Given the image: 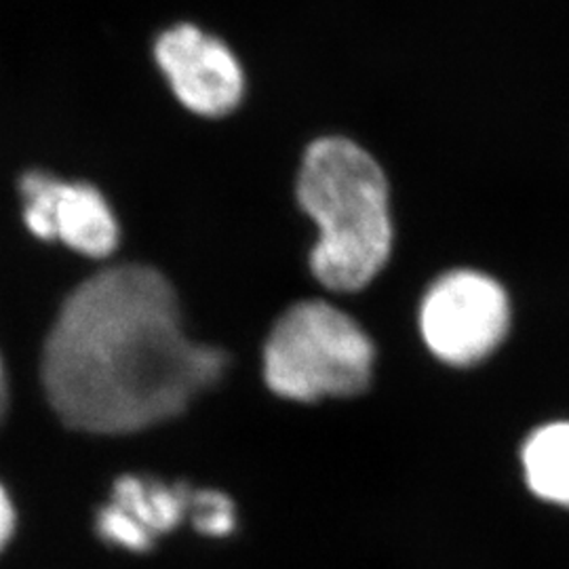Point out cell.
Instances as JSON below:
<instances>
[{"mask_svg":"<svg viewBox=\"0 0 569 569\" xmlns=\"http://www.w3.org/2000/svg\"><path fill=\"white\" fill-rule=\"evenodd\" d=\"M523 468L538 498L569 507V422L538 428L523 446Z\"/></svg>","mask_w":569,"mask_h":569,"instance_id":"cell-8","label":"cell"},{"mask_svg":"<svg viewBox=\"0 0 569 569\" xmlns=\"http://www.w3.org/2000/svg\"><path fill=\"white\" fill-rule=\"evenodd\" d=\"M509 298L500 283L475 270H453L428 289L420 308L422 338L449 366H475L509 331Z\"/></svg>","mask_w":569,"mask_h":569,"instance_id":"cell-4","label":"cell"},{"mask_svg":"<svg viewBox=\"0 0 569 569\" xmlns=\"http://www.w3.org/2000/svg\"><path fill=\"white\" fill-rule=\"evenodd\" d=\"M376 348L366 329L326 300L289 306L262 352L266 387L293 403L361 395L373 373Z\"/></svg>","mask_w":569,"mask_h":569,"instance_id":"cell-3","label":"cell"},{"mask_svg":"<svg viewBox=\"0 0 569 569\" xmlns=\"http://www.w3.org/2000/svg\"><path fill=\"white\" fill-rule=\"evenodd\" d=\"M228 366L224 348L188 336L161 270L108 266L60 306L42 345L41 385L66 427L122 437L180 418Z\"/></svg>","mask_w":569,"mask_h":569,"instance_id":"cell-1","label":"cell"},{"mask_svg":"<svg viewBox=\"0 0 569 569\" xmlns=\"http://www.w3.org/2000/svg\"><path fill=\"white\" fill-rule=\"evenodd\" d=\"M296 197L319 230L308 256L312 277L336 293L371 283L392 249L390 194L378 161L352 140L321 138L306 148Z\"/></svg>","mask_w":569,"mask_h":569,"instance_id":"cell-2","label":"cell"},{"mask_svg":"<svg viewBox=\"0 0 569 569\" xmlns=\"http://www.w3.org/2000/svg\"><path fill=\"white\" fill-rule=\"evenodd\" d=\"M18 526V512L9 489L0 481V552L9 547Z\"/></svg>","mask_w":569,"mask_h":569,"instance_id":"cell-10","label":"cell"},{"mask_svg":"<svg viewBox=\"0 0 569 569\" xmlns=\"http://www.w3.org/2000/svg\"><path fill=\"white\" fill-rule=\"evenodd\" d=\"M190 517L194 528L207 536H226L234 529V507L232 500L216 491V489H201L194 491Z\"/></svg>","mask_w":569,"mask_h":569,"instance_id":"cell-9","label":"cell"},{"mask_svg":"<svg viewBox=\"0 0 569 569\" xmlns=\"http://www.w3.org/2000/svg\"><path fill=\"white\" fill-rule=\"evenodd\" d=\"M192 498L194 491L182 483L169 486L159 479L127 475L114 483L108 505L154 542L157 536L173 531L190 515Z\"/></svg>","mask_w":569,"mask_h":569,"instance_id":"cell-7","label":"cell"},{"mask_svg":"<svg viewBox=\"0 0 569 569\" xmlns=\"http://www.w3.org/2000/svg\"><path fill=\"white\" fill-rule=\"evenodd\" d=\"M18 190L21 220L37 239L61 243L89 260H106L117 251L121 226L93 183L70 182L34 169L21 176Z\"/></svg>","mask_w":569,"mask_h":569,"instance_id":"cell-5","label":"cell"},{"mask_svg":"<svg viewBox=\"0 0 569 569\" xmlns=\"http://www.w3.org/2000/svg\"><path fill=\"white\" fill-rule=\"evenodd\" d=\"M176 98L190 112L218 119L230 114L244 93L243 68L224 42L182 23L161 34L154 47Z\"/></svg>","mask_w":569,"mask_h":569,"instance_id":"cell-6","label":"cell"}]
</instances>
